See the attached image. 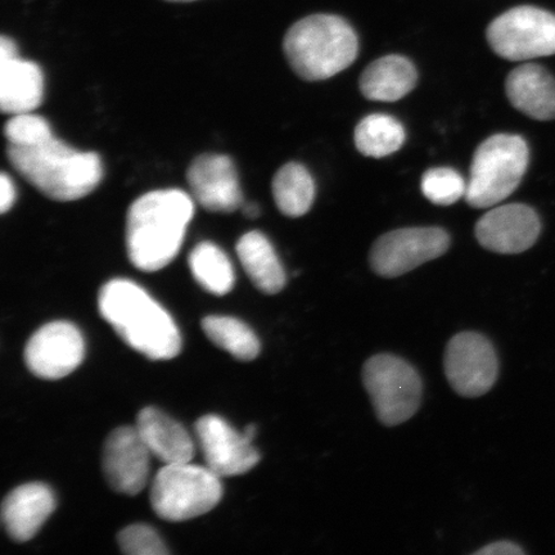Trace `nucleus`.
I'll list each match as a JSON object with an SVG mask.
<instances>
[{
  "label": "nucleus",
  "mask_w": 555,
  "mask_h": 555,
  "mask_svg": "<svg viewBox=\"0 0 555 555\" xmlns=\"http://www.w3.org/2000/svg\"><path fill=\"white\" fill-rule=\"evenodd\" d=\"M194 214V201L180 190L143 194L127 215V251L142 272H157L169 266L182 248Z\"/></svg>",
  "instance_id": "obj_1"
},
{
  "label": "nucleus",
  "mask_w": 555,
  "mask_h": 555,
  "mask_svg": "<svg viewBox=\"0 0 555 555\" xmlns=\"http://www.w3.org/2000/svg\"><path fill=\"white\" fill-rule=\"evenodd\" d=\"M99 308L122 341L151 360H170L182 350L171 315L137 283L113 280L100 291Z\"/></svg>",
  "instance_id": "obj_2"
},
{
  "label": "nucleus",
  "mask_w": 555,
  "mask_h": 555,
  "mask_svg": "<svg viewBox=\"0 0 555 555\" xmlns=\"http://www.w3.org/2000/svg\"><path fill=\"white\" fill-rule=\"evenodd\" d=\"M7 157L13 169L35 189L61 203L87 197L103 178L99 155L69 147L54 135L33 147L9 144Z\"/></svg>",
  "instance_id": "obj_3"
},
{
  "label": "nucleus",
  "mask_w": 555,
  "mask_h": 555,
  "mask_svg": "<svg viewBox=\"0 0 555 555\" xmlns=\"http://www.w3.org/2000/svg\"><path fill=\"white\" fill-rule=\"evenodd\" d=\"M283 50L301 79L321 81L353 64L359 40L346 20L321 13L297 21L284 37Z\"/></svg>",
  "instance_id": "obj_4"
},
{
  "label": "nucleus",
  "mask_w": 555,
  "mask_h": 555,
  "mask_svg": "<svg viewBox=\"0 0 555 555\" xmlns=\"http://www.w3.org/2000/svg\"><path fill=\"white\" fill-rule=\"evenodd\" d=\"M530 162L525 139L496 134L486 139L472 159L466 201L470 207H494L518 189Z\"/></svg>",
  "instance_id": "obj_5"
},
{
  "label": "nucleus",
  "mask_w": 555,
  "mask_h": 555,
  "mask_svg": "<svg viewBox=\"0 0 555 555\" xmlns=\"http://www.w3.org/2000/svg\"><path fill=\"white\" fill-rule=\"evenodd\" d=\"M223 496L220 477L206 466L165 464L151 489L152 509L159 518L182 522L210 512Z\"/></svg>",
  "instance_id": "obj_6"
},
{
  "label": "nucleus",
  "mask_w": 555,
  "mask_h": 555,
  "mask_svg": "<svg viewBox=\"0 0 555 555\" xmlns=\"http://www.w3.org/2000/svg\"><path fill=\"white\" fill-rule=\"evenodd\" d=\"M363 384L382 425H402L418 412L422 378L406 360L392 353H378L367 359L363 366Z\"/></svg>",
  "instance_id": "obj_7"
},
{
  "label": "nucleus",
  "mask_w": 555,
  "mask_h": 555,
  "mask_svg": "<svg viewBox=\"0 0 555 555\" xmlns=\"http://www.w3.org/2000/svg\"><path fill=\"white\" fill-rule=\"evenodd\" d=\"M491 50L508 61H530L555 54V15L519 5L496 17L486 31Z\"/></svg>",
  "instance_id": "obj_8"
},
{
  "label": "nucleus",
  "mask_w": 555,
  "mask_h": 555,
  "mask_svg": "<svg viewBox=\"0 0 555 555\" xmlns=\"http://www.w3.org/2000/svg\"><path fill=\"white\" fill-rule=\"evenodd\" d=\"M450 247V235L440 228H404L374 242L370 254L373 272L384 278L404 275L440 258Z\"/></svg>",
  "instance_id": "obj_9"
},
{
  "label": "nucleus",
  "mask_w": 555,
  "mask_h": 555,
  "mask_svg": "<svg viewBox=\"0 0 555 555\" xmlns=\"http://www.w3.org/2000/svg\"><path fill=\"white\" fill-rule=\"evenodd\" d=\"M443 366L449 385L463 398H480L496 384L495 347L481 333L462 332L451 338Z\"/></svg>",
  "instance_id": "obj_10"
},
{
  "label": "nucleus",
  "mask_w": 555,
  "mask_h": 555,
  "mask_svg": "<svg viewBox=\"0 0 555 555\" xmlns=\"http://www.w3.org/2000/svg\"><path fill=\"white\" fill-rule=\"evenodd\" d=\"M86 356V343L80 331L69 322L43 325L25 347V363L39 378L60 379L72 374Z\"/></svg>",
  "instance_id": "obj_11"
},
{
  "label": "nucleus",
  "mask_w": 555,
  "mask_h": 555,
  "mask_svg": "<svg viewBox=\"0 0 555 555\" xmlns=\"http://www.w3.org/2000/svg\"><path fill=\"white\" fill-rule=\"evenodd\" d=\"M194 428L206 467L220 478L245 475L260 462L253 441L234 431L220 416L205 415Z\"/></svg>",
  "instance_id": "obj_12"
},
{
  "label": "nucleus",
  "mask_w": 555,
  "mask_h": 555,
  "mask_svg": "<svg viewBox=\"0 0 555 555\" xmlns=\"http://www.w3.org/2000/svg\"><path fill=\"white\" fill-rule=\"evenodd\" d=\"M475 233L478 243L491 253L522 254L535 245L541 233V221L530 206H498L477 221Z\"/></svg>",
  "instance_id": "obj_13"
},
{
  "label": "nucleus",
  "mask_w": 555,
  "mask_h": 555,
  "mask_svg": "<svg viewBox=\"0 0 555 555\" xmlns=\"http://www.w3.org/2000/svg\"><path fill=\"white\" fill-rule=\"evenodd\" d=\"M151 455L137 427L114 429L104 443L102 463L111 488L120 494L138 495L147 483Z\"/></svg>",
  "instance_id": "obj_14"
},
{
  "label": "nucleus",
  "mask_w": 555,
  "mask_h": 555,
  "mask_svg": "<svg viewBox=\"0 0 555 555\" xmlns=\"http://www.w3.org/2000/svg\"><path fill=\"white\" fill-rule=\"evenodd\" d=\"M44 96V76L39 65L21 59L15 41L0 39V108L4 114L33 113Z\"/></svg>",
  "instance_id": "obj_15"
},
{
  "label": "nucleus",
  "mask_w": 555,
  "mask_h": 555,
  "mask_svg": "<svg viewBox=\"0 0 555 555\" xmlns=\"http://www.w3.org/2000/svg\"><path fill=\"white\" fill-rule=\"evenodd\" d=\"M192 197L211 212H234L243 205L237 170L224 155H203L186 171Z\"/></svg>",
  "instance_id": "obj_16"
},
{
  "label": "nucleus",
  "mask_w": 555,
  "mask_h": 555,
  "mask_svg": "<svg viewBox=\"0 0 555 555\" xmlns=\"http://www.w3.org/2000/svg\"><path fill=\"white\" fill-rule=\"evenodd\" d=\"M55 508L53 491L44 483L18 486L5 496L2 520L9 535L20 543L33 539Z\"/></svg>",
  "instance_id": "obj_17"
},
{
  "label": "nucleus",
  "mask_w": 555,
  "mask_h": 555,
  "mask_svg": "<svg viewBox=\"0 0 555 555\" xmlns=\"http://www.w3.org/2000/svg\"><path fill=\"white\" fill-rule=\"evenodd\" d=\"M505 93L512 106L531 119L555 120V79L543 66L525 64L512 69Z\"/></svg>",
  "instance_id": "obj_18"
},
{
  "label": "nucleus",
  "mask_w": 555,
  "mask_h": 555,
  "mask_svg": "<svg viewBox=\"0 0 555 555\" xmlns=\"http://www.w3.org/2000/svg\"><path fill=\"white\" fill-rule=\"evenodd\" d=\"M152 455L165 464L190 463L194 442L186 429L156 408H144L135 425Z\"/></svg>",
  "instance_id": "obj_19"
},
{
  "label": "nucleus",
  "mask_w": 555,
  "mask_h": 555,
  "mask_svg": "<svg viewBox=\"0 0 555 555\" xmlns=\"http://www.w3.org/2000/svg\"><path fill=\"white\" fill-rule=\"evenodd\" d=\"M418 81V72L404 55H386L364 69L360 90L366 100L397 102L412 92Z\"/></svg>",
  "instance_id": "obj_20"
},
{
  "label": "nucleus",
  "mask_w": 555,
  "mask_h": 555,
  "mask_svg": "<svg viewBox=\"0 0 555 555\" xmlns=\"http://www.w3.org/2000/svg\"><path fill=\"white\" fill-rule=\"evenodd\" d=\"M237 254L249 280L261 293L276 295L286 286V272L266 234L258 231L243 234Z\"/></svg>",
  "instance_id": "obj_21"
},
{
  "label": "nucleus",
  "mask_w": 555,
  "mask_h": 555,
  "mask_svg": "<svg viewBox=\"0 0 555 555\" xmlns=\"http://www.w3.org/2000/svg\"><path fill=\"white\" fill-rule=\"evenodd\" d=\"M275 205L288 218H300L309 212L315 198V183L304 165L289 163L273 179Z\"/></svg>",
  "instance_id": "obj_22"
},
{
  "label": "nucleus",
  "mask_w": 555,
  "mask_h": 555,
  "mask_svg": "<svg viewBox=\"0 0 555 555\" xmlns=\"http://www.w3.org/2000/svg\"><path fill=\"white\" fill-rule=\"evenodd\" d=\"M190 269L201 287L217 296L231 293L234 286V270L231 260L212 242H201L189 258Z\"/></svg>",
  "instance_id": "obj_23"
},
{
  "label": "nucleus",
  "mask_w": 555,
  "mask_h": 555,
  "mask_svg": "<svg viewBox=\"0 0 555 555\" xmlns=\"http://www.w3.org/2000/svg\"><path fill=\"white\" fill-rule=\"evenodd\" d=\"M353 139L360 154L380 158L390 156L402 147L405 129L390 115L373 114L358 124Z\"/></svg>",
  "instance_id": "obj_24"
},
{
  "label": "nucleus",
  "mask_w": 555,
  "mask_h": 555,
  "mask_svg": "<svg viewBox=\"0 0 555 555\" xmlns=\"http://www.w3.org/2000/svg\"><path fill=\"white\" fill-rule=\"evenodd\" d=\"M203 330L214 345L228 351L241 362H251L260 356L261 345L258 336L238 319L206 317L203 321Z\"/></svg>",
  "instance_id": "obj_25"
},
{
  "label": "nucleus",
  "mask_w": 555,
  "mask_h": 555,
  "mask_svg": "<svg viewBox=\"0 0 555 555\" xmlns=\"http://www.w3.org/2000/svg\"><path fill=\"white\" fill-rule=\"evenodd\" d=\"M421 189L428 201L437 206H450L466 197L467 183L460 172L450 168H436L425 172Z\"/></svg>",
  "instance_id": "obj_26"
},
{
  "label": "nucleus",
  "mask_w": 555,
  "mask_h": 555,
  "mask_svg": "<svg viewBox=\"0 0 555 555\" xmlns=\"http://www.w3.org/2000/svg\"><path fill=\"white\" fill-rule=\"evenodd\" d=\"M7 142L16 147H33L53 137L50 122L33 113L12 115L4 125Z\"/></svg>",
  "instance_id": "obj_27"
},
{
  "label": "nucleus",
  "mask_w": 555,
  "mask_h": 555,
  "mask_svg": "<svg viewBox=\"0 0 555 555\" xmlns=\"http://www.w3.org/2000/svg\"><path fill=\"white\" fill-rule=\"evenodd\" d=\"M119 545L124 553L130 555H166L164 541L149 525H131L119 533Z\"/></svg>",
  "instance_id": "obj_28"
},
{
  "label": "nucleus",
  "mask_w": 555,
  "mask_h": 555,
  "mask_svg": "<svg viewBox=\"0 0 555 555\" xmlns=\"http://www.w3.org/2000/svg\"><path fill=\"white\" fill-rule=\"evenodd\" d=\"M476 555H524L525 551L513 541L502 540L495 541L481 547L480 551L475 552Z\"/></svg>",
  "instance_id": "obj_29"
},
{
  "label": "nucleus",
  "mask_w": 555,
  "mask_h": 555,
  "mask_svg": "<svg viewBox=\"0 0 555 555\" xmlns=\"http://www.w3.org/2000/svg\"><path fill=\"white\" fill-rule=\"evenodd\" d=\"M16 189L13 180L5 172L0 177V211L9 212L16 201Z\"/></svg>",
  "instance_id": "obj_30"
},
{
  "label": "nucleus",
  "mask_w": 555,
  "mask_h": 555,
  "mask_svg": "<svg viewBox=\"0 0 555 555\" xmlns=\"http://www.w3.org/2000/svg\"><path fill=\"white\" fill-rule=\"evenodd\" d=\"M242 211L246 218L256 219L260 217V207L258 204L248 203L242 205Z\"/></svg>",
  "instance_id": "obj_31"
},
{
  "label": "nucleus",
  "mask_w": 555,
  "mask_h": 555,
  "mask_svg": "<svg viewBox=\"0 0 555 555\" xmlns=\"http://www.w3.org/2000/svg\"><path fill=\"white\" fill-rule=\"evenodd\" d=\"M256 433H258V429H256V426L255 425H248L245 428V431H243L242 434H243V436L246 437L247 440L254 441Z\"/></svg>",
  "instance_id": "obj_32"
},
{
  "label": "nucleus",
  "mask_w": 555,
  "mask_h": 555,
  "mask_svg": "<svg viewBox=\"0 0 555 555\" xmlns=\"http://www.w3.org/2000/svg\"><path fill=\"white\" fill-rule=\"evenodd\" d=\"M170 2H193V0H170Z\"/></svg>",
  "instance_id": "obj_33"
}]
</instances>
